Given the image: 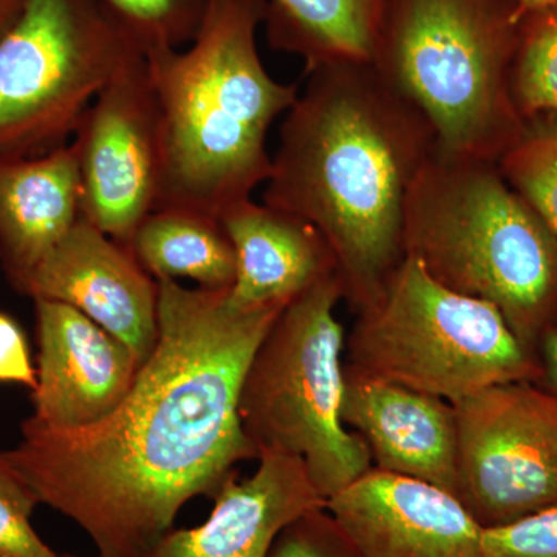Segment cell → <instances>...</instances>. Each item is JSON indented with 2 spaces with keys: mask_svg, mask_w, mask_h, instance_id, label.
I'll use <instances>...</instances> for the list:
<instances>
[{
  "mask_svg": "<svg viewBox=\"0 0 557 557\" xmlns=\"http://www.w3.org/2000/svg\"><path fill=\"white\" fill-rule=\"evenodd\" d=\"M157 341L119 408L91 426L33 418L2 453L39 504L78 523L97 557H150L190 498L258 458L239 417L245 373L285 306L240 310L230 288L161 278Z\"/></svg>",
  "mask_w": 557,
  "mask_h": 557,
  "instance_id": "6da1fadb",
  "label": "cell"
},
{
  "mask_svg": "<svg viewBox=\"0 0 557 557\" xmlns=\"http://www.w3.org/2000/svg\"><path fill=\"white\" fill-rule=\"evenodd\" d=\"M306 75L282 121L262 203L322 234L358 313L405 259L406 201L437 141L372 62H330Z\"/></svg>",
  "mask_w": 557,
  "mask_h": 557,
  "instance_id": "7a4b0ae2",
  "label": "cell"
},
{
  "mask_svg": "<svg viewBox=\"0 0 557 557\" xmlns=\"http://www.w3.org/2000/svg\"><path fill=\"white\" fill-rule=\"evenodd\" d=\"M267 0H209L182 49L146 57L159 119V209L220 218L271 174L267 138L295 104L299 84L274 79L258 33Z\"/></svg>",
  "mask_w": 557,
  "mask_h": 557,
  "instance_id": "3957f363",
  "label": "cell"
},
{
  "mask_svg": "<svg viewBox=\"0 0 557 557\" xmlns=\"http://www.w3.org/2000/svg\"><path fill=\"white\" fill-rule=\"evenodd\" d=\"M405 255L446 288L496 307L536 357L557 327V236L497 161L435 148L406 201Z\"/></svg>",
  "mask_w": 557,
  "mask_h": 557,
  "instance_id": "277c9868",
  "label": "cell"
},
{
  "mask_svg": "<svg viewBox=\"0 0 557 557\" xmlns=\"http://www.w3.org/2000/svg\"><path fill=\"white\" fill-rule=\"evenodd\" d=\"M523 13L516 0H383L370 62L440 150L498 161L525 124L511 95Z\"/></svg>",
  "mask_w": 557,
  "mask_h": 557,
  "instance_id": "5b68a950",
  "label": "cell"
},
{
  "mask_svg": "<svg viewBox=\"0 0 557 557\" xmlns=\"http://www.w3.org/2000/svg\"><path fill=\"white\" fill-rule=\"evenodd\" d=\"M338 273L289 300L249 362L239 417L260 453L298 457L329 500L373 468L364 440L344 424L346 332Z\"/></svg>",
  "mask_w": 557,
  "mask_h": 557,
  "instance_id": "8992f818",
  "label": "cell"
},
{
  "mask_svg": "<svg viewBox=\"0 0 557 557\" xmlns=\"http://www.w3.org/2000/svg\"><path fill=\"white\" fill-rule=\"evenodd\" d=\"M347 369L449 401L496 386L539 383L541 362L500 311L435 281L405 256L379 300L346 336Z\"/></svg>",
  "mask_w": 557,
  "mask_h": 557,
  "instance_id": "52a82bcc",
  "label": "cell"
},
{
  "mask_svg": "<svg viewBox=\"0 0 557 557\" xmlns=\"http://www.w3.org/2000/svg\"><path fill=\"white\" fill-rule=\"evenodd\" d=\"M138 54L101 0H25L0 38V157L69 145L95 98Z\"/></svg>",
  "mask_w": 557,
  "mask_h": 557,
  "instance_id": "ba28073f",
  "label": "cell"
},
{
  "mask_svg": "<svg viewBox=\"0 0 557 557\" xmlns=\"http://www.w3.org/2000/svg\"><path fill=\"white\" fill-rule=\"evenodd\" d=\"M457 494L483 530L557 507V399L496 384L454 403Z\"/></svg>",
  "mask_w": 557,
  "mask_h": 557,
  "instance_id": "9c48e42d",
  "label": "cell"
},
{
  "mask_svg": "<svg viewBox=\"0 0 557 557\" xmlns=\"http://www.w3.org/2000/svg\"><path fill=\"white\" fill-rule=\"evenodd\" d=\"M72 141L78 150L81 215L126 247L159 197V119L146 54L100 91Z\"/></svg>",
  "mask_w": 557,
  "mask_h": 557,
  "instance_id": "30bf717a",
  "label": "cell"
},
{
  "mask_svg": "<svg viewBox=\"0 0 557 557\" xmlns=\"http://www.w3.org/2000/svg\"><path fill=\"white\" fill-rule=\"evenodd\" d=\"M14 288L33 300H57L79 310L123 341L141 364L156 346L159 284L129 248L83 215Z\"/></svg>",
  "mask_w": 557,
  "mask_h": 557,
  "instance_id": "8fae6325",
  "label": "cell"
},
{
  "mask_svg": "<svg viewBox=\"0 0 557 557\" xmlns=\"http://www.w3.org/2000/svg\"><path fill=\"white\" fill-rule=\"evenodd\" d=\"M35 311L39 358L33 420L79 429L110 416L141 366L134 351L67 304L36 299Z\"/></svg>",
  "mask_w": 557,
  "mask_h": 557,
  "instance_id": "7c38bea8",
  "label": "cell"
},
{
  "mask_svg": "<svg viewBox=\"0 0 557 557\" xmlns=\"http://www.w3.org/2000/svg\"><path fill=\"white\" fill-rule=\"evenodd\" d=\"M362 557H483V528L437 486L372 468L327 500Z\"/></svg>",
  "mask_w": 557,
  "mask_h": 557,
  "instance_id": "4fadbf2b",
  "label": "cell"
},
{
  "mask_svg": "<svg viewBox=\"0 0 557 557\" xmlns=\"http://www.w3.org/2000/svg\"><path fill=\"white\" fill-rule=\"evenodd\" d=\"M341 417L373 468L457 494V418L446 399L361 375L344 364ZM457 498V497H456Z\"/></svg>",
  "mask_w": 557,
  "mask_h": 557,
  "instance_id": "5bb4252c",
  "label": "cell"
},
{
  "mask_svg": "<svg viewBox=\"0 0 557 557\" xmlns=\"http://www.w3.org/2000/svg\"><path fill=\"white\" fill-rule=\"evenodd\" d=\"M255 474L231 475L212 497L207 522L161 539L150 557H269L278 534L307 512L327 508L298 457L260 453Z\"/></svg>",
  "mask_w": 557,
  "mask_h": 557,
  "instance_id": "9a60e30c",
  "label": "cell"
},
{
  "mask_svg": "<svg viewBox=\"0 0 557 557\" xmlns=\"http://www.w3.org/2000/svg\"><path fill=\"white\" fill-rule=\"evenodd\" d=\"M219 220L236 255V278L228 292L236 309L287 306L321 278L338 273L327 240L292 212L247 199Z\"/></svg>",
  "mask_w": 557,
  "mask_h": 557,
  "instance_id": "2e32d148",
  "label": "cell"
},
{
  "mask_svg": "<svg viewBox=\"0 0 557 557\" xmlns=\"http://www.w3.org/2000/svg\"><path fill=\"white\" fill-rule=\"evenodd\" d=\"M79 218V161L73 141L30 159L0 157V263L13 287Z\"/></svg>",
  "mask_w": 557,
  "mask_h": 557,
  "instance_id": "e0dca14e",
  "label": "cell"
},
{
  "mask_svg": "<svg viewBox=\"0 0 557 557\" xmlns=\"http://www.w3.org/2000/svg\"><path fill=\"white\" fill-rule=\"evenodd\" d=\"M383 0H267V40L296 54L306 72L330 62L370 61Z\"/></svg>",
  "mask_w": 557,
  "mask_h": 557,
  "instance_id": "ac0fdd59",
  "label": "cell"
},
{
  "mask_svg": "<svg viewBox=\"0 0 557 557\" xmlns=\"http://www.w3.org/2000/svg\"><path fill=\"white\" fill-rule=\"evenodd\" d=\"M150 276L190 278L207 289L233 287L236 255L214 215L189 209H159L139 223L126 245Z\"/></svg>",
  "mask_w": 557,
  "mask_h": 557,
  "instance_id": "d6986e66",
  "label": "cell"
},
{
  "mask_svg": "<svg viewBox=\"0 0 557 557\" xmlns=\"http://www.w3.org/2000/svg\"><path fill=\"white\" fill-rule=\"evenodd\" d=\"M511 95L523 120L541 113L557 115V3L523 13Z\"/></svg>",
  "mask_w": 557,
  "mask_h": 557,
  "instance_id": "ffe728a7",
  "label": "cell"
},
{
  "mask_svg": "<svg viewBox=\"0 0 557 557\" xmlns=\"http://www.w3.org/2000/svg\"><path fill=\"white\" fill-rule=\"evenodd\" d=\"M497 164L511 188L557 236V115L541 113L525 120Z\"/></svg>",
  "mask_w": 557,
  "mask_h": 557,
  "instance_id": "44dd1931",
  "label": "cell"
},
{
  "mask_svg": "<svg viewBox=\"0 0 557 557\" xmlns=\"http://www.w3.org/2000/svg\"><path fill=\"white\" fill-rule=\"evenodd\" d=\"M123 30L148 57L182 49L199 32L209 0H101Z\"/></svg>",
  "mask_w": 557,
  "mask_h": 557,
  "instance_id": "7402d4cb",
  "label": "cell"
},
{
  "mask_svg": "<svg viewBox=\"0 0 557 557\" xmlns=\"http://www.w3.org/2000/svg\"><path fill=\"white\" fill-rule=\"evenodd\" d=\"M39 500L0 454V557H76L60 555L32 525Z\"/></svg>",
  "mask_w": 557,
  "mask_h": 557,
  "instance_id": "603a6c76",
  "label": "cell"
},
{
  "mask_svg": "<svg viewBox=\"0 0 557 557\" xmlns=\"http://www.w3.org/2000/svg\"><path fill=\"white\" fill-rule=\"evenodd\" d=\"M269 557H362L327 508L314 509L285 528Z\"/></svg>",
  "mask_w": 557,
  "mask_h": 557,
  "instance_id": "cb8c5ba5",
  "label": "cell"
},
{
  "mask_svg": "<svg viewBox=\"0 0 557 557\" xmlns=\"http://www.w3.org/2000/svg\"><path fill=\"white\" fill-rule=\"evenodd\" d=\"M483 557H557V507L483 530Z\"/></svg>",
  "mask_w": 557,
  "mask_h": 557,
  "instance_id": "d4e9b609",
  "label": "cell"
},
{
  "mask_svg": "<svg viewBox=\"0 0 557 557\" xmlns=\"http://www.w3.org/2000/svg\"><path fill=\"white\" fill-rule=\"evenodd\" d=\"M0 383L36 387L38 370L33 368L30 348L21 325L0 311Z\"/></svg>",
  "mask_w": 557,
  "mask_h": 557,
  "instance_id": "484cf974",
  "label": "cell"
},
{
  "mask_svg": "<svg viewBox=\"0 0 557 557\" xmlns=\"http://www.w3.org/2000/svg\"><path fill=\"white\" fill-rule=\"evenodd\" d=\"M537 357L542 368V376L537 386L557 399V327L548 332L542 339Z\"/></svg>",
  "mask_w": 557,
  "mask_h": 557,
  "instance_id": "4316f807",
  "label": "cell"
},
{
  "mask_svg": "<svg viewBox=\"0 0 557 557\" xmlns=\"http://www.w3.org/2000/svg\"><path fill=\"white\" fill-rule=\"evenodd\" d=\"M25 0H0V38L9 32L13 22L20 16Z\"/></svg>",
  "mask_w": 557,
  "mask_h": 557,
  "instance_id": "83f0119b",
  "label": "cell"
},
{
  "mask_svg": "<svg viewBox=\"0 0 557 557\" xmlns=\"http://www.w3.org/2000/svg\"><path fill=\"white\" fill-rule=\"evenodd\" d=\"M523 10H536L542 7L555 5L557 0H516Z\"/></svg>",
  "mask_w": 557,
  "mask_h": 557,
  "instance_id": "f1b7e54d",
  "label": "cell"
}]
</instances>
